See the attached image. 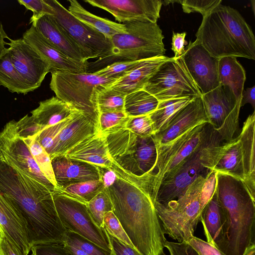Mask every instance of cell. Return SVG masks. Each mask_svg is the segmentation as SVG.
Instances as JSON below:
<instances>
[{
	"instance_id": "cell-1",
	"label": "cell",
	"mask_w": 255,
	"mask_h": 255,
	"mask_svg": "<svg viewBox=\"0 0 255 255\" xmlns=\"http://www.w3.org/2000/svg\"><path fill=\"white\" fill-rule=\"evenodd\" d=\"M0 192L23 219L31 248L63 243L67 230L57 214L54 192L10 165L0 155Z\"/></svg>"
},
{
	"instance_id": "cell-2",
	"label": "cell",
	"mask_w": 255,
	"mask_h": 255,
	"mask_svg": "<svg viewBox=\"0 0 255 255\" xmlns=\"http://www.w3.org/2000/svg\"><path fill=\"white\" fill-rule=\"evenodd\" d=\"M114 182L105 188L119 220L134 248L142 255H165L167 241L154 204L134 175L112 161Z\"/></svg>"
},
{
	"instance_id": "cell-3",
	"label": "cell",
	"mask_w": 255,
	"mask_h": 255,
	"mask_svg": "<svg viewBox=\"0 0 255 255\" xmlns=\"http://www.w3.org/2000/svg\"><path fill=\"white\" fill-rule=\"evenodd\" d=\"M216 192L225 220L219 250L226 255H243L255 244V198L242 181L219 172Z\"/></svg>"
},
{
	"instance_id": "cell-4",
	"label": "cell",
	"mask_w": 255,
	"mask_h": 255,
	"mask_svg": "<svg viewBox=\"0 0 255 255\" xmlns=\"http://www.w3.org/2000/svg\"><path fill=\"white\" fill-rule=\"evenodd\" d=\"M195 42L213 57L233 56L255 60L253 30L236 9L221 3L203 16Z\"/></svg>"
},
{
	"instance_id": "cell-5",
	"label": "cell",
	"mask_w": 255,
	"mask_h": 255,
	"mask_svg": "<svg viewBox=\"0 0 255 255\" xmlns=\"http://www.w3.org/2000/svg\"><path fill=\"white\" fill-rule=\"evenodd\" d=\"M255 111L244 123L240 134L220 144L213 170L242 181L255 198Z\"/></svg>"
},
{
	"instance_id": "cell-6",
	"label": "cell",
	"mask_w": 255,
	"mask_h": 255,
	"mask_svg": "<svg viewBox=\"0 0 255 255\" xmlns=\"http://www.w3.org/2000/svg\"><path fill=\"white\" fill-rule=\"evenodd\" d=\"M126 30L110 39L112 48L105 59L89 65L122 61H137L164 56V36L157 23L131 21L124 23Z\"/></svg>"
},
{
	"instance_id": "cell-7",
	"label": "cell",
	"mask_w": 255,
	"mask_h": 255,
	"mask_svg": "<svg viewBox=\"0 0 255 255\" xmlns=\"http://www.w3.org/2000/svg\"><path fill=\"white\" fill-rule=\"evenodd\" d=\"M50 72L49 86L56 97L81 113L98 130L100 113L95 100V90L99 86L110 85L117 80L93 72L73 73L60 70Z\"/></svg>"
},
{
	"instance_id": "cell-8",
	"label": "cell",
	"mask_w": 255,
	"mask_h": 255,
	"mask_svg": "<svg viewBox=\"0 0 255 255\" xmlns=\"http://www.w3.org/2000/svg\"><path fill=\"white\" fill-rule=\"evenodd\" d=\"M207 176L196 178L177 199L165 204L154 203L164 234L177 243H187L194 236L200 222V193Z\"/></svg>"
},
{
	"instance_id": "cell-9",
	"label": "cell",
	"mask_w": 255,
	"mask_h": 255,
	"mask_svg": "<svg viewBox=\"0 0 255 255\" xmlns=\"http://www.w3.org/2000/svg\"><path fill=\"white\" fill-rule=\"evenodd\" d=\"M222 141L218 135L191 154L173 177L161 183L155 202L165 204L175 200L182 195L196 178L207 176L213 170L216 154Z\"/></svg>"
},
{
	"instance_id": "cell-10",
	"label": "cell",
	"mask_w": 255,
	"mask_h": 255,
	"mask_svg": "<svg viewBox=\"0 0 255 255\" xmlns=\"http://www.w3.org/2000/svg\"><path fill=\"white\" fill-rule=\"evenodd\" d=\"M143 89L155 97L159 102L202 96L181 56L170 58L163 63Z\"/></svg>"
},
{
	"instance_id": "cell-11",
	"label": "cell",
	"mask_w": 255,
	"mask_h": 255,
	"mask_svg": "<svg viewBox=\"0 0 255 255\" xmlns=\"http://www.w3.org/2000/svg\"><path fill=\"white\" fill-rule=\"evenodd\" d=\"M97 132L95 126L81 113L76 111L64 121L42 128L33 137L51 159L65 155L80 142Z\"/></svg>"
},
{
	"instance_id": "cell-12",
	"label": "cell",
	"mask_w": 255,
	"mask_h": 255,
	"mask_svg": "<svg viewBox=\"0 0 255 255\" xmlns=\"http://www.w3.org/2000/svg\"><path fill=\"white\" fill-rule=\"evenodd\" d=\"M45 0L53 10L54 20L80 47L85 61L101 60L109 55L112 48L110 39L79 20L58 1Z\"/></svg>"
},
{
	"instance_id": "cell-13",
	"label": "cell",
	"mask_w": 255,
	"mask_h": 255,
	"mask_svg": "<svg viewBox=\"0 0 255 255\" xmlns=\"http://www.w3.org/2000/svg\"><path fill=\"white\" fill-rule=\"evenodd\" d=\"M53 198L58 217L67 231L81 236L111 253L104 229L95 224L87 204L60 192H54Z\"/></svg>"
},
{
	"instance_id": "cell-14",
	"label": "cell",
	"mask_w": 255,
	"mask_h": 255,
	"mask_svg": "<svg viewBox=\"0 0 255 255\" xmlns=\"http://www.w3.org/2000/svg\"><path fill=\"white\" fill-rule=\"evenodd\" d=\"M208 124L222 141L231 140L239 125L242 99L228 87H219L201 96Z\"/></svg>"
},
{
	"instance_id": "cell-15",
	"label": "cell",
	"mask_w": 255,
	"mask_h": 255,
	"mask_svg": "<svg viewBox=\"0 0 255 255\" xmlns=\"http://www.w3.org/2000/svg\"><path fill=\"white\" fill-rule=\"evenodd\" d=\"M15 121L7 123L0 132V155L10 165L41 183L53 192L59 191L47 179L23 139L17 134Z\"/></svg>"
},
{
	"instance_id": "cell-16",
	"label": "cell",
	"mask_w": 255,
	"mask_h": 255,
	"mask_svg": "<svg viewBox=\"0 0 255 255\" xmlns=\"http://www.w3.org/2000/svg\"><path fill=\"white\" fill-rule=\"evenodd\" d=\"M218 135L219 134L208 123L196 127L193 134L175 153L160 173L148 183L140 185L148 194L153 204L161 183L173 177L191 154Z\"/></svg>"
},
{
	"instance_id": "cell-17",
	"label": "cell",
	"mask_w": 255,
	"mask_h": 255,
	"mask_svg": "<svg viewBox=\"0 0 255 255\" xmlns=\"http://www.w3.org/2000/svg\"><path fill=\"white\" fill-rule=\"evenodd\" d=\"M8 50L11 61L30 90L39 88L51 71L49 63L22 38L9 39Z\"/></svg>"
},
{
	"instance_id": "cell-18",
	"label": "cell",
	"mask_w": 255,
	"mask_h": 255,
	"mask_svg": "<svg viewBox=\"0 0 255 255\" xmlns=\"http://www.w3.org/2000/svg\"><path fill=\"white\" fill-rule=\"evenodd\" d=\"M181 56L202 95L220 86L218 59L211 56L200 44L191 40Z\"/></svg>"
},
{
	"instance_id": "cell-19",
	"label": "cell",
	"mask_w": 255,
	"mask_h": 255,
	"mask_svg": "<svg viewBox=\"0 0 255 255\" xmlns=\"http://www.w3.org/2000/svg\"><path fill=\"white\" fill-rule=\"evenodd\" d=\"M93 6L110 13L119 22L157 23L162 5L160 0H85Z\"/></svg>"
},
{
	"instance_id": "cell-20",
	"label": "cell",
	"mask_w": 255,
	"mask_h": 255,
	"mask_svg": "<svg viewBox=\"0 0 255 255\" xmlns=\"http://www.w3.org/2000/svg\"><path fill=\"white\" fill-rule=\"evenodd\" d=\"M208 123L201 97L192 99L161 131L153 134L156 145L171 141L200 125Z\"/></svg>"
},
{
	"instance_id": "cell-21",
	"label": "cell",
	"mask_w": 255,
	"mask_h": 255,
	"mask_svg": "<svg viewBox=\"0 0 255 255\" xmlns=\"http://www.w3.org/2000/svg\"><path fill=\"white\" fill-rule=\"evenodd\" d=\"M22 38L49 63L51 71L87 72L88 62H79L67 57L46 40L33 25L23 33Z\"/></svg>"
},
{
	"instance_id": "cell-22",
	"label": "cell",
	"mask_w": 255,
	"mask_h": 255,
	"mask_svg": "<svg viewBox=\"0 0 255 255\" xmlns=\"http://www.w3.org/2000/svg\"><path fill=\"white\" fill-rule=\"evenodd\" d=\"M51 164L59 191L69 185L100 179L97 166L69 159L65 155L52 158Z\"/></svg>"
},
{
	"instance_id": "cell-23",
	"label": "cell",
	"mask_w": 255,
	"mask_h": 255,
	"mask_svg": "<svg viewBox=\"0 0 255 255\" xmlns=\"http://www.w3.org/2000/svg\"><path fill=\"white\" fill-rule=\"evenodd\" d=\"M66 157L111 168L110 157L106 136L100 132L91 135L65 153Z\"/></svg>"
},
{
	"instance_id": "cell-24",
	"label": "cell",
	"mask_w": 255,
	"mask_h": 255,
	"mask_svg": "<svg viewBox=\"0 0 255 255\" xmlns=\"http://www.w3.org/2000/svg\"><path fill=\"white\" fill-rule=\"evenodd\" d=\"M31 25L46 40L67 57L77 61L87 62L84 60L80 47L57 24L52 15H44Z\"/></svg>"
},
{
	"instance_id": "cell-25",
	"label": "cell",
	"mask_w": 255,
	"mask_h": 255,
	"mask_svg": "<svg viewBox=\"0 0 255 255\" xmlns=\"http://www.w3.org/2000/svg\"><path fill=\"white\" fill-rule=\"evenodd\" d=\"M0 228L23 255H28L31 247L25 222L0 192Z\"/></svg>"
},
{
	"instance_id": "cell-26",
	"label": "cell",
	"mask_w": 255,
	"mask_h": 255,
	"mask_svg": "<svg viewBox=\"0 0 255 255\" xmlns=\"http://www.w3.org/2000/svg\"><path fill=\"white\" fill-rule=\"evenodd\" d=\"M169 59L162 56L144 59L135 68L108 86L126 95L143 89L159 67Z\"/></svg>"
},
{
	"instance_id": "cell-27",
	"label": "cell",
	"mask_w": 255,
	"mask_h": 255,
	"mask_svg": "<svg viewBox=\"0 0 255 255\" xmlns=\"http://www.w3.org/2000/svg\"><path fill=\"white\" fill-rule=\"evenodd\" d=\"M225 221L223 209L215 190L213 196L201 211L200 222L203 226L206 242L218 249L223 241Z\"/></svg>"
},
{
	"instance_id": "cell-28",
	"label": "cell",
	"mask_w": 255,
	"mask_h": 255,
	"mask_svg": "<svg viewBox=\"0 0 255 255\" xmlns=\"http://www.w3.org/2000/svg\"><path fill=\"white\" fill-rule=\"evenodd\" d=\"M76 111L65 102L53 96L40 102L39 106L30 113L43 128L64 121Z\"/></svg>"
},
{
	"instance_id": "cell-29",
	"label": "cell",
	"mask_w": 255,
	"mask_h": 255,
	"mask_svg": "<svg viewBox=\"0 0 255 255\" xmlns=\"http://www.w3.org/2000/svg\"><path fill=\"white\" fill-rule=\"evenodd\" d=\"M68 10L79 20L96 29L109 39L126 30L124 23H118L94 15L84 8L76 0H69Z\"/></svg>"
},
{
	"instance_id": "cell-30",
	"label": "cell",
	"mask_w": 255,
	"mask_h": 255,
	"mask_svg": "<svg viewBox=\"0 0 255 255\" xmlns=\"http://www.w3.org/2000/svg\"><path fill=\"white\" fill-rule=\"evenodd\" d=\"M218 71L220 85L228 87L238 98L242 99L246 74L237 58L228 56L219 59Z\"/></svg>"
},
{
	"instance_id": "cell-31",
	"label": "cell",
	"mask_w": 255,
	"mask_h": 255,
	"mask_svg": "<svg viewBox=\"0 0 255 255\" xmlns=\"http://www.w3.org/2000/svg\"><path fill=\"white\" fill-rule=\"evenodd\" d=\"M0 86L11 93L25 95L31 92L13 65L7 48L0 54Z\"/></svg>"
},
{
	"instance_id": "cell-32",
	"label": "cell",
	"mask_w": 255,
	"mask_h": 255,
	"mask_svg": "<svg viewBox=\"0 0 255 255\" xmlns=\"http://www.w3.org/2000/svg\"><path fill=\"white\" fill-rule=\"evenodd\" d=\"M193 99L183 97L159 102L156 109L149 115L153 124V134L162 130L175 116Z\"/></svg>"
},
{
	"instance_id": "cell-33",
	"label": "cell",
	"mask_w": 255,
	"mask_h": 255,
	"mask_svg": "<svg viewBox=\"0 0 255 255\" xmlns=\"http://www.w3.org/2000/svg\"><path fill=\"white\" fill-rule=\"evenodd\" d=\"M158 100L143 89L126 95L124 112L128 117L150 114L157 108Z\"/></svg>"
},
{
	"instance_id": "cell-34",
	"label": "cell",
	"mask_w": 255,
	"mask_h": 255,
	"mask_svg": "<svg viewBox=\"0 0 255 255\" xmlns=\"http://www.w3.org/2000/svg\"><path fill=\"white\" fill-rule=\"evenodd\" d=\"M108 86H99L94 92L95 100L100 114L102 113L124 111L126 95Z\"/></svg>"
},
{
	"instance_id": "cell-35",
	"label": "cell",
	"mask_w": 255,
	"mask_h": 255,
	"mask_svg": "<svg viewBox=\"0 0 255 255\" xmlns=\"http://www.w3.org/2000/svg\"><path fill=\"white\" fill-rule=\"evenodd\" d=\"M104 189V184L100 179L69 185L61 188L59 192L88 204Z\"/></svg>"
},
{
	"instance_id": "cell-36",
	"label": "cell",
	"mask_w": 255,
	"mask_h": 255,
	"mask_svg": "<svg viewBox=\"0 0 255 255\" xmlns=\"http://www.w3.org/2000/svg\"><path fill=\"white\" fill-rule=\"evenodd\" d=\"M23 139L28 146L33 158L42 172L47 179L59 191L55 179L51 164V159L49 155L34 137H29Z\"/></svg>"
},
{
	"instance_id": "cell-37",
	"label": "cell",
	"mask_w": 255,
	"mask_h": 255,
	"mask_svg": "<svg viewBox=\"0 0 255 255\" xmlns=\"http://www.w3.org/2000/svg\"><path fill=\"white\" fill-rule=\"evenodd\" d=\"M89 214L95 224L99 228H104V218L105 214L113 211L110 199L105 189L88 204Z\"/></svg>"
},
{
	"instance_id": "cell-38",
	"label": "cell",
	"mask_w": 255,
	"mask_h": 255,
	"mask_svg": "<svg viewBox=\"0 0 255 255\" xmlns=\"http://www.w3.org/2000/svg\"><path fill=\"white\" fill-rule=\"evenodd\" d=\"M129 118L124 111L100 113L98 132L105 134L125 128Z\"/></svg>"
},
{
	"instance_id": "cell-39",
	"label": "cell",
	"mask_w": 255,
	"mask_h": 255,
	"mask_svg": "<svg viewBox=\"0 0 255 255\" xmlns=\"http://www.w3.org/2000/svg\"><path fill=\"white\" fill-rule=\"evenodd\" d=\"M143 60L116 62L93 73L101 76L117 80L135 68Z\"/></svg>"
},
{
	"instance_id": "cell-40",
	"label": "cell",
	"mask_w": 255,
	"mask_h": 255,
	"mask_svg": "<svg viewBox=\"0 0 255 255\" xmlns=\"http://www.w3.org/2000/svg\"><path fill=\"white\" fill-rule=\"evenodd\" d=\"M126 128L141 137H147L154 134L152 122L149 115L129 117Z\"/></svg>"
},
{
	"instance_id": "cell-41",
	"label": "cell",
	"mask_w": 255,
	"mask_h": 255,
	"mask_svg": "<svg viewBox=\"0 0 255 255\" xmlns=\"http://www.w3.org/2000/svg\"><path fill=\"white\" fill-rule=\"evenodd\" d=\"M103 223L104 228L111 235L116 237L123 243L134 248L119 220L113 211L109 212L105 214Z\"/></svg>"
},
{
	"instance_id": "cell-42",
	"label": "cell",
	"mask_w": 255,
	"mask_h": 255,
	"mask_svg": "<svg viewBox=\"0 0 255 255\" xmlns=\"http://www.w3.org/2000/svg\"><path fill=\"white\" fill-rule=\"evenodd\" d=\"M63 241L76 246L89 255H112L111 253L103 250L86 238L73 232L67 231Z\"/></svg>"
},
{
	"instance_id": "cell-43",
	"label": "cell",
	"mask_w": 255,
	"mask_h": 255,
	"mask_svg": "<svg viewBox=\"0 0 255 255\" xmlns=\"http://www.w3.org/2000/svg\"><path fill=\"white\" fill-rule=\"evenodd\" d=\"M222 2L221 0H183L177 2L181 4L185 13L199 12L202 16L208 13Z\"/></svg>"
},
{
	"instance_id": "cell-44",
	"label": "cell",
	"mask_w": 255,
	"mask_h": 255,
	"mask_svg": "<svg viewBox=\"0 0 255 255\" xmlns=\"http://www.w3.org/2000/svg\"><path fill=\"white\" fill-rule=\"evenodd\" d=\"M18 2L23 5L26 9L33 12L29 23H34L37 20L44 15H53L52 8L45 1V0H18Z\"/></svg>"
},
{
	"instance_id": "cell-45",
	"label": "cell",
	"mask_w": 255,
	"mask_h": 255,
	"mask_svg": "<svg viewBox=\"0 0 255 255\" xmlns=\"http://www.w3.org/2000/svg\"><path fill=\"white\" fill-rule=\"evenodd\" d=\"M15 130L21 138L34 137L42 129L32 116L26 115L17 122H15Z\"/></svg>"
},
{
	"instance_id": "cell-46",
	"label": "cell",
	"mask_w": 255,
	"mask_h": 255,
	"mask_svg": "<svg viewBox=\"0 0 255 255\" xmlns=\"http://www.w3.org/2000/svg\"><path fill=\"white\" fill-rule=\"evenodd\" d=\"M187 243L198 255H226L216 246L194 236L191 237Z\"/></svg>"
},
{
	"instance_id": "cell-47",
	"label": "cell",
	"mask_w": 255,
	"mask_h": 255,
	"mask_svg": "<svg viewBox=\"0 0 255 255\" xmlns=\"http://www.w3.org/2000/svg\"><path fill=\"white\" fill-rule=\"evenodd\" d=\"M108 238L112 255H142L134 248L123 243L116 237L111 235L104 228Z\"/></svg>"
},
{
	"instance_id": "cell-48",
	"label": "cell",
	"mask_w": 255,
	"mask_h": 255,
	"mask_svg": "<svg viewBox=\"0 0 255 255\" xmlns=\"http://www.w3.org/2000/svg\"><path fill=\"white\" fill-rule=\"evenodd\" d=\"M216 173L211 170L208 174L203 185L200 196L202 210L213 196L216 187Z\"/></svg>"
},
{
	"instance_id": "cell-49",
	"label": "cell",
	"mask_w": 255,
	"mask_h": 255,
	"mask_svg": "<svg viewBox=\"0 0 255 255\" xmlns=\"http://www.w3.org/2000/svg\"><path fill=\"white\" fill-rule=\"evenodd\" d=\"M31 255H69L61 244H39L31 247Z\"/></svg>"
},
{
	"instance_id": "cell-50",
	"label": "cell",
	"mask_w": 255,
	"mask_h": 255,
	"mask_svg": "<svg viewBox=\"0 0 255 255\" xmlns=\"http://www.w3.org/2000/svg\"><path fill=\"white\" fill-rule=\"evenodd\" d=\"M169 255H198L197 253L185 242L177 243L167 241L165 244Z\"/></svg>"
},
{
	"instance_id": "cell-51",
	"label": "cell",
	"mask_w": 255,
	"mask_h": 255,
	"mask_svg": "<svg viewBox=\"0 0 255 255\" xmlns=\"http://www.w3.org/2000/svg\"><path fill=\"white\" fill-rule=\"evenodd\" d=\"M0 255H23L0 228Z\"/></svg>"
},
{
	"instance_id": "cell-52",
	"label": "cell",
	"mask_w": 255,
	"mask_h": 255,
	"mask_svg": "<svg viewBox=\"0 0 255 255\" xmlns=\"http://www.w3.org/2000/svg\"><path fill=\"white\" fill-rule=\"evenodd\" d=\"M186 33H175L173 32L171 50L174 53V58L181 56L185 51V45L187 44L185 40Z\"/></svg>"
},
{
	"instance_id": "cell-53",
	"label": "cell",
	"mask_w": 255,
	"mask_h": 255,
	"mask_svg": "<svg viewBox=\"0 0 255 255\" xmlns=\"http://www.w3.org/2000/svg\"><path fill=\"white\" fill-rule=\"evenodd\" d=\"M105 188L111 186L116 178V174L112 168L97 166Z\"/></svg>"
},
{
	"instance_id": "cell-54",
	"label": "cell",
	"mask_w": 255,
	"mask_h": 255,
	"mask_svg": "<svg viewBox=\"0 0 255 255\" xmlns=\"http://www.w3.org/2000/svg\"><path fill=\"white\" fill-rule=\"evenodd\" d=\"M250 104L255 110V86L244 90L242 94L241 106Z\"/></svg>"
},
{
	"instance_id": "cell-55",
	"label": "cell",
	"mask_w": 255,
	"mask_h": 255,
	"mask_svg": "<svg viewBox=\"0 0 255 255\" xmlns=\"http://www.w3.org/2000/svg\"><path fill=\"white\" fill-rule=\"evenodd\" d=\"M61 244L64 251L69 255H89L79 247L68 242L63 241Z\"/></svg>"
},
{
	"instance_id": "cell-56",
	"label": "cell",
	"mask_w": 255,
	"mask_h": 255,
	"mask_svg": "<svg viewBox=\"0 0 255 255\" xmlns=\"http://www.w3.org/2000/svg\"><path fill=\"white\" fill-rule=\"evenodd\" d=\"M5 39L9 40V38L4 30L3 26L0 22V54L6 48L5 45H7V42L5 41Z\"/></svg>"
},
{
	"instance_id": "cell-57",
	"label": "cell",
	"mask_w": 255,
	"mask_h": 255,
	"mask_svg": "<svg viewBox=\"0 0 255 255\" xmlns=\"http://www.w3.org/2000/svg\"><path fill=\"white\" fill-rule=\"evenodd\" d=\"M243 255H255V244L249 246L246 249Z\"/></svg>"
},
{
	"instance_id": "cell-58",
	"label": "cell",
	"mask_w": 255,
	"mask_h": 255,
	"mask_svg": "<svg viewBox=\"0 0 255 255\" xmlns=\"http://www.w3.org/2000/svg\"><path fill=\"white\" fill-rule=\"evenodd\" d=\"M251 5L252 6L253 13L255 14V0H251Z\"/></svg>"
}]
</instances>
